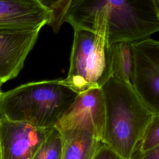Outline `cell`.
Segmentation results:
<instances>
[{"instance_id": "19", "label": "cell", "mask_w": 159, "mask_h": 159, "mask_svg": "<svg viewBox=\"0 0 159 159\" xmlns=\"http://www.w3.org/2000/svg\"><path fill=\"white\" fill-rule=\"evenodd\" d=\"M1 88H0V94H1V93L2 92V91H1Z\"/></svg>"}, {"instance_id": "4", "label": "cell", "mask_w": 159, "mask_h": 159, "mask_svg": "<svg viewBox=\"0 0 159 159\" xmlns=\"http://www.w3.org/2000/svg\"><path fill=\"white\" fill-rule=\"evenodd\" d=\"M73 30L70 68L60 82L78 94L101 88L112 76L110 46L103 35L83 28Z\"/></svg>"}, {"instance_id": "9", "label": "cell", "mask_w": 159, "mask_h": 159, "mask_svg": "<svg viewBox=\"0 0 159 159\" xmlns=\"http://www.w3.org/2000/svg\"><path fill=\"white\" fill-rule=\"evenodd\" d=\"M40 30L0 32V86L16 78L35 45Z\"/></svg>"}, {"instance_id": "12", "label": "cell", "mask_w": 159, "mask_h": 159, "mask_svg": "<svg viewBox=\"0 0 159 159\" xmlns=\"http://www.w3.org/2000/svg\"><path fill=\"white\" fill-rule=\"evenodd\" d=\"M61 132L55 127L33 159H61Z\"/></svg>"}, {"instance_id": "21", "label": "cell", "mask_w": 159, "mask_h": 159, "mask_svg": "<svg viewBox=\"0 0 159 159\" xmlns=\"http://www.w3.org/2000/svg\"><path fill=\"white\" fill-rule=\"evenodd\" d=\"M0 88H1V86H0Z\"/></svg>"}, {"instance_id": "18", "label": "cell", "mask_w": 159, "mask_h": 159, "mask_svg": "<svg viewBox=\"0 0 159 159\" xmlns=\"http://www.w3.org/2000/svg\"><path fill=\"white\" fill-rule=\"evenodd\" d=\"M0 159H1V152H0Z\"/></svg>"}, {"instance_id": "3", "label": "cell", "mask_w": 159, "mask_h": 159, "mask_svg": "<svg viewBox=\"0 0 159 159\" xmlns=\"http://www.w3.org/2000/svg\"><path fill=\"white\" fill-rule=\"evenodd\" d=\"M61 79L21 84L0 94V119L41 129L55 127L78 94Z\"/></svg>"}, {"instance_id": "5", "label": "cell", "mask_w": 159, "mask_h": 159, "mask_svg": "<svg viewBox=\"0 0 159 159\" xmlns=\"http://www.w3.org/2000/svg\"><path fill=\"white\" fill-rule=\"evenodd\" d=\"M131 84L145 107L159 114V41L150 38L132 42Z\"/></svg>"}, {"instance_id": "15", "label": "cell", "mask_w": 159, "mask_h": 159, "mask_svg": "<svg viewBox=\"0 0 159 159\" xmlns=\"http://www.w3.org/2000/svg\"><path fill=\"white\" fill-rule=\"evenodd\" d=\"M93 159H124L116 152H114L109 146L101 142L99 148L93 158Z\"/></svg>"}, {"instance_id": "13", "label": "cell", "mask_w": 159, "mask_h": 159, "mask_svg": "<svg viewBox=\"0 0 159 159\" xmlns=\"http://www.w3.org/2000/svg\"><path fill=\"white\" fill-rule=\"evenodd\" d=\"M158 145H159V114L153 115L133 155L148 152Z\"/></svg>"}, {"instance_id": "11", "label": "cell", "mask_w": 159, "mask_h": 159, "mask_svg": "<svg viewBox=\"0 0 159 159\" xmlns=\"http://www.w3.org/2000/svg\"><path fill=\"white\" fill-rule=\"evenodd\" d=\"M112 76L117 80L131 84L134 54L132 42L120 41L110 45Z\"/></svg>"}, {"instance_id": "8", "label": "cell", "mask_w": 159, "mask_h": 159, "mask_svg": "<svg viewBox=\"0 0 159 159\" xmlns=\"http://www.w3.org/2000/svg\"><path fill=\"white\" fill-rule=\"evenodd\" d=\"M51 12L38 0H0V32L40 30Z\"/></svg>"}, {"instance_id": "2", "label": "cell", "mask_w": 159, "mask_h": 159, "mask_svg": "<svg viewBox=\"0 0 159 159\" xmlns=\"http://www.w3.org/2000/svg\"><path fill=\"white\" fill-rule=\"evenodd\" d=\"M101 89L105 104L102 141L124 159H131L153 114L130 83L111 77Z\"/></svg>"}, {"instance_id": "6", "label": "cell", "mask_w": 159, "mask_h": 159, "mask_svg": "<svg viewBox=\"0 0 159 159\" xmlns=\"http://www.w3.org/2000/svg\"><path fill=\"white\" fill-rule=\"evenodd\" d=\"M105 124V104L101 88L78 94L66 110L55 127L60 131L80 130L102 140Z\"/></svg>"}, {"instance_id": "16", "label": "cell", "mask_w": 159, "mask_h": 159, "mask_svg": "<svg viewBox=\"0 0 159 159\" xmlns=\"http://www.w3.org/2000/svg\"><path fill=\"white\" fill-rule=\"evenodd\" d=\"M131 159H159V145L148 152L134 155Z\"/></svg>"}, {"instance_id": "7", "label": "cell", "mask_w": 159, "mask_h": 159, "mask_svg": "<svg viewBox=\"0 0 159 159\" xmlns=\"http://www.w3.org/2000/svg\"><path fill=\"white\" fill-rule=\"evenodd\" d=\"M52 129L0 119L1 159H33Z\"/></svg>"}, {"instance_id": "1", "label": "cell", "mask_w": 159, "mask_h": 159, "mask_svg": "<svg viewBox=\"0 0 159 159\" xmlns=\"http://www.w3.org/2000/svg\"><path fill=\"white\" fill-rule=\"evenodd\" d=\"M63 22L103 35L109 46L159 31L153 0H71Z\"/></svg>"}, {"instance_id": "17", "label": "cell", "mask_w": 159, "mask_h": 159, "mask_svg": "<svg viewBox=\"0 0 159 159\" xmlns=\"http://www.w3.org/2000/svg\"><path fill=\"white\" fill-rule=\"evenodd\" d=\"M153 2L157 16L159 19V0H153Z\"/></svg>"}, {"instance_id": "10", "label": "cell", "mask_w": 159, "mask_h": 159, "mask_svg": "<svg viewBox=\"0 0 159 159\" xmlns=\"http://www.w3.org/2000/svg\"><path fill=\"white\" fill-rule=\"evenodd\" d=\"M60 132L61 159H93L102 141L84 130H66Z\"/></svg>"}, {"instance_id": "20", "label": "cell", "mask_w": 159, "mask_h": 159, "mask_svg": "<svg viewBox=\"0 0 159 159\" xmlns=\"http://www.w3.org/2000/svg\"><path fill=\"white\" fill-rule=\"evenodd\" d=\"M70 1V2H71V0H69ZM70 6V5H69ZM69 7V6H68Z\"/></svg>"}, {"instance_id": "14", "label": "cell", "mask_w": 159, "mask_h": 159, "mask_svg": "<svg viewBox=\"0 0 159 159\" xmlns=\"http://www.w3.org/2000/svg\"><path fill=\"white\" fill-rule=\"evenodd\" d=\"M42 5L51 12V19L48 23L53 30L57 33L62 24L68 7L70 5L69 0H38Z\"/></svg>"}]
</instances>
